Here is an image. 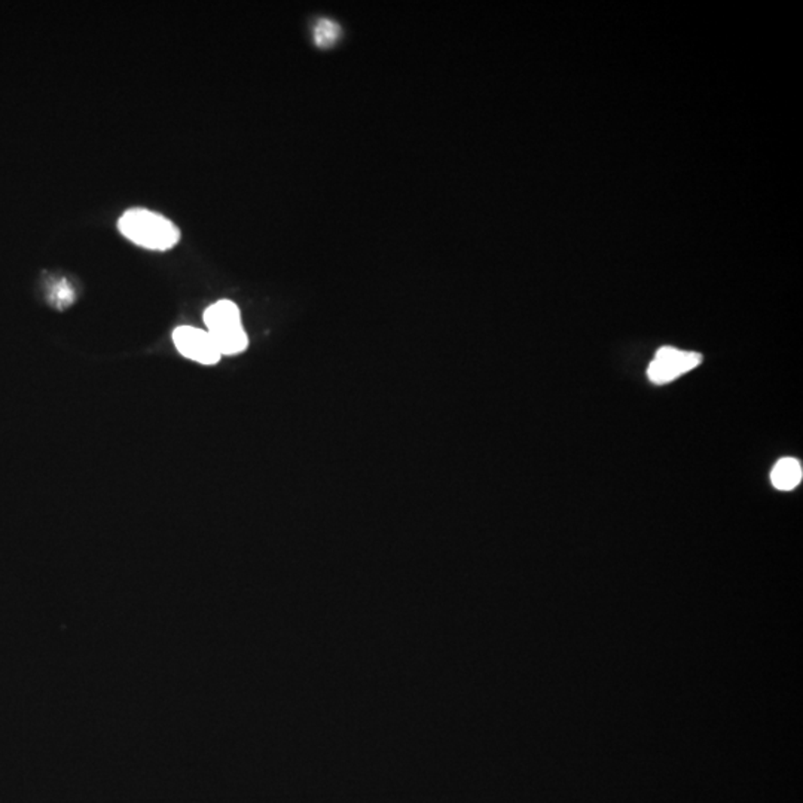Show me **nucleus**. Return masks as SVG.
Returning a JSON list of instances; mask_svg holds the SVG:
<instances>
[{
	"mask_svg": "<svg viewBox=\"0 0 803 803\" xmlns=\"http://www.w3.org/2000/svg\"><path fill=\"white\" fill-rule=\"evenodd\" d=\"M120 234L134 245L149 250H168L181 240V231L172 220L155 211L131 209L118 220Z\"/></svg>",
	"mask_w": 803,
	"mask_h": 803,
	"instance_id": "f257e3e1",
	"label": "nucleus"
},
{
	"mask_svg": "<svg viewBox=\"0 0 803 803\" xmlns=\"http://www.w3.org/2000/svg\"><path fill=\"white\" fill-rule=\"evenodd\" d=\"M204 323L222 356L240 354L249 345V338L241 325L240 309L234 302L224 299L209 307L204 313Z\"/></svg>",
	"mask_w": 803,
	"mask_h": 803,
	"instance_id": "f03ea898",
	"label": "nucleus"
},
{
	"mask_svg": "<svg viewBox=\"0 0 803 803\" xmlns=\"http://www.w3.org/2000/svg\"><path fill=\"white\" fill-rule=\"evenodd\" d=\"M704 357L700 352H684L674 347H662L650 363L647 375L653 384L664 386L688 374L702 363Z\"/></svg>",
	"mask_w": 803,
	"mask_h": 803,
	"instance_id": "7ed1b4c3",
	"label": "nucleus"
},
{
	"mask_svg": "<svg viewBox=\"0 0 803 803\" xmlns=\"http://www.w3.org/2000/svg\"><path fill=\"white\" fill-rule=\"evenodd\" d=\"M173 343L177 352L190 361L201 365H215L222 359L210 334L193 326H179L173 332Z\"/></svg>",
	"mask_w": 803,
	"mask_h": 803,
	"instance_id": "20e7f679",
	"label": "nucleus"
},
{
	"mask_svg": "<svg viewBox=\"0 0 803 803\" xmlns=\"http://www.w3.org/2000/svg\"><path fill=\"white\" fill-rule=\"evenodd\" d=\"M802 466L799 461L791 457L781 459L775 464L771 473V481L773 486L781 491H790L799 486L802 481Z\"/></svg>",
	"mask_w": 803,
	"mask_h": 803,
	"instance_id": "39448f33",
	"label": "nucleus"
},
{
	"mask_svg": "<svg viewBox=\"0 0 803 803\" xmlns=\"http://www.w3.org/2000/svg\"><path fill=\"white\" fill-rule=\"evenodd\" d=\"M340 36V27L331 20H320L314 31V39L318 47H331Z\"/></svg>",
	"mask_w": 803,
	"mask_h": 803,
	"instance_id": "423d86ee",
	"label": "nucleus"
}]
</instances>
